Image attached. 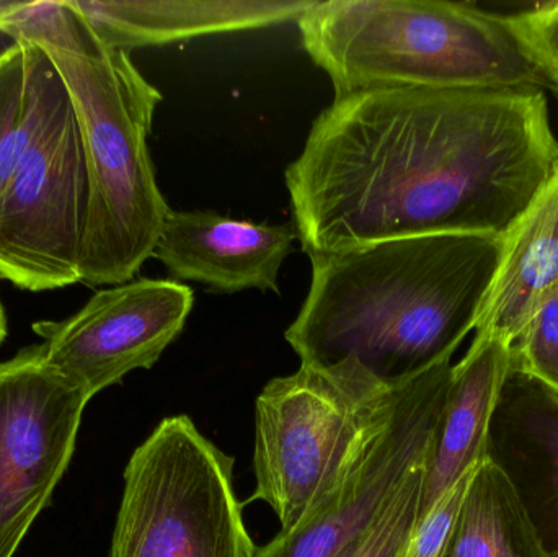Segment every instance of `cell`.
<instances>
[{
  "label": "cell",
  "mask_w": 558,
  "mask_h": 557,
  "mask_svg": "<svg viewBox=\"0 0 558 557\" xmlns=\"http://www.w3.org/2000/svg\"><path fill=\"white\" fill-rule=\"evenodd\" d=\"M511 19L521 38L546 69L558 94V2L541 3Z\"/></svg>",
  "instance_id": "22"
},
{
  "label": "cell",
  "mask_w": 558,
  "mask_h": 557,
  "mask_svg": "<svg viewBox=\"0 0 558 557\" xmlns=\"http://www.w3.org/2000/svg\"><path fill=\"white\" fill-rule=\"evenodd\" d=\"M475 470V468H474ZM472 470V471H474ZM471 473L454 484L428 513L418 520L405 557H441L451 536L452 526L458 519Z\"/></svg>",
  "instance_id": "21"
},
{
  "label": "cell",
  "mask_w": 558,
  "mask_h": 557,
  "mask_svg": "<svg viewBox=\"0 0 558 557\" xmlns=\"http://www.w3.org/2000/svg\"><path fill=\"white\" fill-rule=\"evenodd\" d=\"M232 471L192 419H163L124 471L110 557H257Z\"/></svg>",
  "instance_id": "6"
},
{
  "label": "cell",
  "mask_w": 558,
  "mask_h": 557,
  "mask_svg": "<svg viewBox=\"0 0 558 557\" xmlns=\"http://www.w3.org/2000/svg\"><path fill=\"white\" fill-rule=\"evenodd\" d=\"M558 172L533 87H389L338 95L286 169L308 257L428 234L505 238Z\"/></svg>",
  "instance_id": "1"
},
{
  "label": "cell",
  "mask_w": 558,
  "mask_h": 557,
  "mask_svg": "<svg viewBox=\"0 0 558 557\" xmlns=\"http://www.w3.org/2000/svg\"><path fill=\"white\" fill-rule=\"evenodd\" d=\"M90 399L39 346L0 362V557L15 555L64 476Z\"/></svg>",
  "instance_id": "9"
},
{
  "label": "cell",
  "mask_w": 558,
  "mask_h": 557,
  "mask_svg": "<svg viewBox=\"0 0 558 557\" xmlns=\"http://www.w3.org/2000/svg\"><path fill=\"white\" fill-rule=\"evenodd\" d=\"M423 468L410 474L363 542L347 557H405L418 523Z\"/></svg>",
  "instance_id": "19"
},
{
  "label": "cell",
  "mask_w": 558,
  "mask_h": 557,
  "mask_svg": "<svg viewBox=\"0 0 558 557\" xmlns=\"http://www.w3.org/2000/svg\"><path fill=\"white\" fill-rule=\"evenodd\" d=\"M101 45L117 51L299 20L315 0H72Z\"/></svg>",
  "instance_id": "14"
},
{
  "label": "cell",
  "mask_w": 558,
  "mask_h": 557,
  "mask_svg": "<svg viewBox=\"0 0 558 557\" xmlns=\"http://www.w3.org/2000/svg\"><path fill=\"white\" fill-rule=\"evenodd\" d=\"M41 49L68 87L87 164L81 281L128 283L153 257L170 213L147 146L162 94L126 51L104 45L88 55Z\"/></svg>",
  "instance_id": "4"
},
{
  "label": "cell",
  "mask_w": 558,
  "mask_h": 557,
  "mask_svg": "<svg viewBox=\"0 0 558 557\" xmlns=\"http://www.w3.org/2000/svg\"><path fill=\"white\" fill-rule=\"evenodd\" d=\"M39 113V87L32 43L0 52V196L28 147Z\"/></svg>",
  "instance_id": "17"
},
{
  "label": "cell",
  "mask_w": 558,
  "mask_h": 557,
  "mask_svg": "<svg viewBox=\"0 0 558 557\" xmlns=\"http://www.w3.org/2000/svg\"><path fill=\"white\" fill-rule=\"evenodd\" d=\"M485 458L510 481L547 555L558 557V395L511 360Z\"/></svg>",
  "instance_id": "12"
},
{
  "label": "cell",
  "mask_w": 558,
  "mask_h": 557,
  "mask_svg": "<svg viewBox=\"0 0 558 557\" xmlns=\"http://www.w3.org/2000/svg\"><path fill=\"white\" fill-rule=\"evenodd\" d=\"M558 294V172L504 238L475 334L513 346Z\"/></svg>",
  "instance_id": "15"
},
{
  "label": "cell",
  "mask_w": 558,
  "mask_h": 557,
  "mask_svg": "<svg viewBox=\"0 0 558 557\" xmlns=\"http://www.w3.org/2000/svg\"><path fill=\"white\" fill-rule=\"evenodd\" d=\"M451 362L397 389L392 414L348 476L294 529L257 557H347L363 542L410 474L423 468L451 382Z\"/></svg>",
  "instance_id": "8"
},
{
  "label": "cell",
  "mask_w": 558,
  "mask_h": 557,
  "mask_svg": "<svg viewBox=\"0 0 558 557\" xmlns=\"http://www.w3.org/2000/svg\"><path fill=\"white\" fill-rule=\"evenodd\" d=\"M399 388L379 385L353 363L301 365L265 386L255 402L251 500L274 509L279 532L294 529L340 486L389 421Z\"/></svg>",
  "instance_id": "5"
},
{
  "label": "cell",
  "mask_w": 558,
  "mask_h": 557,
  "mask_svg": "<svg viewBox=\"0 0 558 557\" xmlns=\"http://www.w3.org/2000/svg\"><path fill=\"white\" fill-rule=\"evenodd\" d=\"M441 557H550L510 481L488 458L472 471Z\"/></svg>",
  "instance_id": "16"
},
{
  "label": "cell",
  "mask_w": 558,
  "mask_h": 557,
  "mask_svg": "<svg viewBox=\"0 0 558 557\" xmlns=\"http://www.w3.org/2000/svg\"><path fill=\"white\" fill-rule=\"evenodd\" d=\"M338 95L389 87H549L511 16L439 0H327L298 20Z\"/></svg>",
  "instance_id": "3"
},
{
  "label": "cell",
  "mask_w": 558,
  "mask_h": 557,
  "mask_svg": "<svg viewBox=\"0 0 558 557\" xmlns=\"http://www.w3.org/2000/svg\"><path fill=\"white\" fill-rule=\"evenodd\" d=\"M0 33L39 48L88 55L100 39L72 0L64 2H0Z\"/></svg>",
  "instance_id": "18"
},
{
  "label": "cell",
  "mask_w": 558,
  "mask_h": 557,
  "mask_svg": "<svg viewBox=\"0 0 558 557\" xmlns=\"http://www.w3.org/2000/svg\"><path fill=\"white\" fill-rule=\"evenodd\" d=\"M510 360L558 395V294L510 347Z\"/></svg>",
  "instance_id": "20"
},
{
  "label": "cell",
  "mask_w": 558,
  "mask_h": 557,
  "mask_svg": "<svg viewBox=\"0 0 558 557\" xmlns=\"http://www.w3.org/2000/svg\"><path fill=\"white\" fill-rule=\"evenodd\" d=\"M33 58L38 123L0 196V278L38 293L81 281L88 177L68 87L39 46Z\"/></svg>",
  "instance_id": "7"
},
{
  "label": "cell",
  "mask_w": 558,
  "mask_h": 557,
  "mask_svg": "<svg viewBox=\"0 0 558 557\" xmlns=\"http://www.w3.org/2000/svg\"><path fill=\"white\" fill-rule=\"evenodd\" d=\"M504 238L428 234L312 261V283L286 330L301 365L353 363L389 389L441 363L477 327Z\"/></svg>",
  "instance_id": "2"
},
{
  "label": "cell",
  "mask_w": 558,
  "mask_h": 557,
  "mask_svg": "<svg viewBox=\"0 0 558 557\" xmlns=\"http://www.w3.org/2000/svg\"><path fill=\"white\" fill-rule=\"evenodd\" d=\"M510 370V346L475 334L464 359L452 366L445 405L423 464L418 520L485 458L488 428Z\"/></svg>",
  "instance_id": "13"
},
{
  "label": "cell",
  "mask_w": 558,
  "mask_h": 557,
  "mask_svg": "<svg viewBox=\"0 0 558 557\" xmlns=\"http://www.w3.org/2000/svg\"><path fill=\"white\" fill-rule=\"evenodd\" d=\"M193 290L177 280H131L97 291L64 320L33 324L43 359L88 399L134 370H149L182 334Z\"/></svg>",
  "instance_id": "10"
},
{
  "label": "cell",
  "mask_w": 558,
  "mask_h": 557,
  "mask_svg": "<svg viewBox=\"0 0 558 557\" xmlns=\"http://www.w3.org/2000/svg\"><path fill=\"white\" fill-rule=\"evenodd\" d=\"M7 336V316L5 310H3L2 301H0V346H2L3 340H5Z\"/></svg>",
  "instance_id": "23"
},
{
  "label": "cell",
  "mask_w": 558,
  "mask_h": 557,
  "mask_svg": "<svg viewBox=\"0 0 558 557\" xmlns=\"http://www.w3.org/2000/svg\"><path fill=\"white\" fill-rule=\"evenodd\" d=\"M298 231L226 218L215 211L170 209L153 257L175 280L196 281L219 293H278L279 270Z\"/></svg>",
  "instance_id": "11"
}]
</instances>
